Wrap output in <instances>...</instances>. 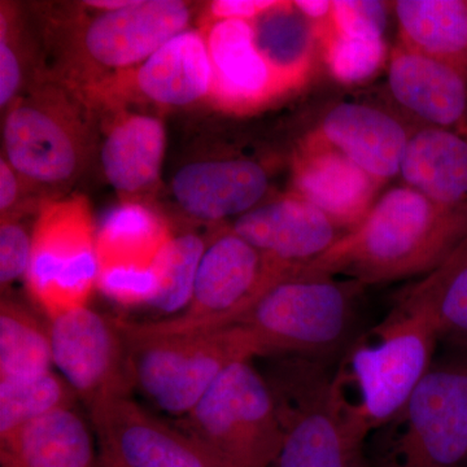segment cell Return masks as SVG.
Instances as JSON below:
<instances>
[{
  "mask_svg": "<svg viewBox=\"0 0 467 467\" xmlns=\"http://www.w3.org/2000/svg\"><path fill=\"white\" fill-rule=\"evenodd\" d=\"M133 3V0H90L86 2L88 7L101 9L103 12L117 11L128 7Z\"/></svg>",
  "mask_w": 467,
  "mask_h": 467,
  "instance_id": "cell-37",
  "label": "cell"
},
{
  "mask_svg": "<svg viewBox=\"0 0 467 467\" xmlns=\"http://www.w3.org/2000/svg\"><path fill=\"white\" fill-rule=\"evenodd\" d=\"M48 331L52 361L88 408L129 395L128 348L116 318L82 306L51 319Z\"/></svg>",
  "mask_w": 467,
  "mask_h": 467,
  "instance_id": "cell-10",
  "label": "cell"
},
{
  "mask_svg": "<svg viewBox=\"0 0 467 467\" xmlns=\"http://www.w3.org/2000/svg\"><path fill=\"white\" fill-rule=\"evenodd\" d=\"M261 57L275 73L282 88H295L308 78L316 46L315 26L294 2H278L251 21Z\"/></svg>",
  "mask_w": 467,
  "mask_h": 467,
  "instance_id": "cell-26",
  "label": "cell"
},
{
  "mask_svg": "<svg viewBox=\"0 0 467 467\" xmlns=\"http://www.w3.org/2000/svg\"><path fill=\"white\" fill-rule=\"evenodd\" d=\"M232 230L282 275L309 265L346 234L324 212L295 193L257 205L236 218Z\"/></svg>",
  "mask_w": 467,
  "mask_h": 467,
  "instance_id": "cell-13",
  "label": "cell"
},
{
  "mask_svg": "<svg viewBox=\"0 0 467 467\" xmlns=\"http://www.w3.org/2000/svg\"><path fill=\"white\" fill-rule=\"evenodd\" d=\"M292 184L295 195L324 212L346 233L368 216L383 186L316 134L295 156Z\"/></svg>",
  "mask_w": 467,
  "mask_h": 467,
  "instance_id": "cell-14",
  "label": "cell"
},
{
  "mask_svg": "<svg viewBox=\"0 0 467 467\" xmlns=\"http://www.w3.org/2000/svg\"><path fill=\"white\" fill-rule=\"evenodd\" d=\"M389 88L396 103L423 126L467 137V84L456 70L399 43L389 60Z\"/></svg>",
  "mask_w": 467,
  "mask_h": 467,
  "instance_id": "cell-17",
  "label": "cell"
},
{
  "mask_svg": "<svg viewBox=\"0 0 467 467\" xmlns=\"http://www.w3.org/2000/svg\"><path fill=\"white\" fill-rule=\"evenodd\" d=\"M387 3L373 0H335L331 27L348 36L384 38L387 27Z\"/></svg>",
  "mask_w": 467,
  "mask_h": 467,
  "instance_id": "cell-32",
  "label": "cell"
},
{
  "mask_svg": "<svg viewBox=\"0 0 467 467\" xmlns=\"http://www.w3.org/2000/svg\"><path fill=\"white\" fill-rule=\"evenodd\" d=\"M400 175L404 186L436 204L467 207V137L431 126L411 131Z\"/></svg>",
  "mask_w": 467,
  "mask_h": 467,
  "instance_id": "cell-21",
  "label": "cell"
},
{
  "mask_svg": "<svg viewBox=\"0 0 467 467\" xmlns=\"http://www.w3.org/2000/svg\"><path fill=\"white\" fill-rule=\"evenodd\" d=\"M2 467H101L90 430L72 409L36 418L0 438Z\"/></svg>",
  "mask_w": 467,
  "mask_h": 467,
  "instance_id": "cell-20",
  "label": "cell"
},
{
  "mask_svg": "<svg viewBox=\"0 0 467 467\" xmlns=\"http://www.w3.org/2000/svg\"><path fill=\"white\" fill-rule=\"evenodd\" d=\"M190 9L178 0H133L128 7L101 12L85 33V48L107 67L142 64L165 43L187 30Z\"/></svg>",
  "mask_w": 467,
  "mask_h": 467,
  "instance_id": "cell-15",
  "label": "cell"
},
{
  "mask_svg": "<svg viewBox=\"0 0 467 467\" xmlns=\"http://www.w3.org/2000/svg\"><path fill=\"white\" fill-rule=\"evenodd\" d=\"M267 187L265 169L247 159L192 162L181 168L171 181L178 205L202 221L243 216L259 205Z\"/></svg>",
  "mask_w": 467,
  "mask_h": 467,
  "instance_id": "cell-16",
  "label": "cell"
},
{
  "mask_svg": "<svg viewBox=\"0 0 467 467\" xmlns=\"http://www.w3.org/2000/svg\"><path fill=\"white\" fill-rule=\"evenodd\" d=\"M467 239V207L436 204L407 186L378 199L368 216L303 266L367 285L430 275Z\"/></svg>",
  "mask_w": 467,
  "mask_h": 467,
  "instance_id": "cell-1",
  "label": "cell"
},
{
  "mask_svg": "<svg viewBox=\"0 0 467 467\" xmlns=\"http://www.w3.org/2000/svg\"><path fill=\"white\" fill-rule=\"evenodd\" d=\"M205 38L213 70L211 94L223 109L245 112L285 92L257 50L251 21H217Z\"/></svg>",
  "mask_w": 467,
  "mask_h": 467,
  "instance_id": "cell-19",
  "label": "cell"
},
{
  "mask_svg": "<svg viewBox=\"0 0 467 467\" xmlns=\"http://www.w3.org/2000/svg\"><path fill=\"white\" fill-rule=\"evenodd\" d=\"M439 335L423 310L399 299L383 322L350 343L334 387L344 410L368 436L389 425L434 367Z\"/></svg>",
  "mask_w": 467,
  "mask_h": 467,
  "instance_id": "cell-2",
  "label": "cell"
},
{
  "mask_svg": "<svg viewBox=\"0 0 467 467\" xmlns=\"http://www.w3.org/2000/svg\"><path fill=\"white\" fill-rule=\"evenodd\" d=\"M281 273L254 245L234 233L221 234L207 245L182 315L152 322H134L146 333L180 334L236 325Z\"/></svg>",
  "mask_w": 467,
  "mask_h": 467,
  "instance_id": "cell-9",
  "label": "cell"
},
{
  "mask_svg": "<svg viewBox=\"0 0 467 467\" xmlns=\"http://www.w3.org/2000/svg\"><path fill=\"white\" fill-rule=\"evenodd\" d=\"M361 287L297 267L273 282L236 325L254 335L263 356L322 359L348 339Z\"/></svg>",
  "mask_w": 467,
  "mask_h": 467,
  "instance_id": "cell-4",
  "label": "cell"
},
{
  "mask_svg": "<svg viewBox=\"0 0 467 467\" xmlns=\"http://www.w3.org/2000/svg\"><path fill=\"white\" fill-rule=\"evenodd\" d=\"M100 460L119 467H226L189 432L150 414L129 395L90 408Z\"/></svg>",
  "mask_w": 467,
  "mask_h": 467,
  "instance_id": "cell-11",
  "label": "cell"
},
{
  "mask_svg": "<svg viewBox=\"0 0 467 467\" xmlns=\"http://www.w3.org/2000/svg\"><path fill=\"white\" fill-rule=\"evenodd\" d=\"M399 299L430 316L439 340L467 350V239L441 266L408 288Z\"/></svg>",
  "mask_w": 467,
  "mask_h": 467,
  "instance_id": "cell-27",
  "label": "cell"
},
{
  "mask_svg": "<svg viewBox=\"0 0 467 467\" xmlns=\"http://www.w3.org/2000/svg\"><path fill=\"white\" fill-rule=\"evenodd\" d=\"M207 244L195 234L171 235L156 259L159 290L150 308L175 313L192 299L199 265Z\"/></svg>",
  "mask_w": 467,
  "mask_h": 467,
  "instance_id": "cell-30",
  "label": "cell"
},
{
  "mask_svg": "<svg viewBox=\"0 0 467 467\" xmlns=\"http://www.w3.org/2000/svg\"><path fill=\"white\" fill-rule=\"evenodd\" d=\"M370 467H467V350L435 362Z\"/></svg>",
  "mask_w": 467,
  "mask_h": 467,
  "instance_id": "cell-7",
  "label": "cell"
},
{
  "mask_svg": "<svg viewBox=\"0 0 467 467\" xmlns=\"http://www.w3.org/2000/svg\"><path fill=\"white\" fill-rule=\"evenodd\" d=\"M21 69L18 58L11 46L2 36L0 39V106L5 109L20 88Z\"/></svg>",
  "mask_w": 467,
  "mask_h": 467,
  "instance_id": "cell-35",
  "label": "cell"
},
{
  "mask_svg": "<svg viewBox=\"0 0 467 467\" xmlns=\"http://www.w3.org/2000/svg\"><path fill=\"white\" fill-rule=\"evenodd\" d=\"M213 70L207 38L184 30L140 64L135 84L147 99L162 106L182 107L212 92Z\"/></svg>",
  "mask_w": 467,
  "mask_h": 467,
  "instance_id": "cell-22",
  "label": "cell"
},
{
  "mask_svg": "<svg viewBox=\"0 0 467 467\" xmlns=\"http://www.w3.org/2000/svg\"><path fill=\"white\" fill-rule=\"evenodd\" d=\"M393 7L400 45L451 67L467 84V3L399 0Z\"/></svg>",
  "mask_w": 467,
  "mask_h": 467,
  "instance_id": "cell-23",
  "label": "cell"
},
{
  "mask_svg": "<svg viewBox=\"0 0 467 467\" xmlns=\"http://www.w3.org/2000/svg\"><path fill=\"white\" fill-rule=\"evenodd\" d=\"M467 3V2H466Z\"/></svg>",
  "mask_w": 467,
  "mask_h": 467,
  "instance_id": "cell-39",
  "label": "cell"
},
{
  "mask_svg": "<svg viewBox=\"0 0 467 467\" xmlns=\"http://www.w3.org/2000/svg\"><path fill=\"white\" fill-rule=\"evenodd\" d=\"M26 273L30 296L54 319L88 306L98 282L97 232L81 196L45 207L33 230Z\"/></svg>",
  "mask_w": 467,
  "mask_h": 467,
  "instance_id": "cell-8",
  "label": "cell"
},
{
  "mask_svg": "<svg viewBox=\"0 0 467 467\" xmlns=\"http://www.w3.org/2000/svg\"><path fill=\"white\" fill-rule=\"evenodd\" d=\"M328 70L337 81L358 85L379 72L387 58L384 38L348 36L330 27L319 41Z\"/></svg>",
  "mask_w": 467,
  "mask_h": 467,
  "instance_id": "cell-31",
  "label": "cell"
},
{
  "mask_svg": "<svg viewBox=\"0 0 467 467\" xmlns=\"http://www.w3.org/2000/svg\"><path fill=\"white\" fill-rule=\"evenodd\" d=\"M64 104L42 97L15 103L5 122L8 164L33 182H69L81 168L85 150L78 121Z\"/></svg>",
  "mask_w": 467,
  "mask_h": 467,
  "instance_id": "cell-12",
  "label": "cell"
},
{
  "mask_svg": "<svg viewBox=\"0 0 467 467\" xmlns=\"http://www.w3.org/2000/svg\"><path fill=\"white\" fill-rule=\"evenodd\" d=\"M315 134L383 184L400 174L411 131L377 107L339 103L326 113Z\"/></svg>",
  "mask_w": 467,
  "mask_h": 467,
  "instance_id": "cell-18",
  "label": "cell"
},
{
  "mask_svg": "<svg viewBox=\"0 0 467 467\" xmlns=\"http://www.w3.org/2000/svg\"><path fill=\"white\" fill-rule=\"evenodd\" d=\"M77 393L54 371L23 379L0 380V438L36 418L72 409Z\"/></svg>",
  "mask_w": 467,
  "mask_h": 467,
  "instance_id": "cell-29",
  "label": "cell"
},
{
  "mask_svg": "<svg viewBox=\"0 0 467 467\" xmlns=\"http://www.w3.org/2000/svg\"><path fill=\"white\" fill-rule=\"evenodd\" d=\"M18 182L15 169L8 164L7 160L0 161V211L3 216L16 202Z\"/></svg>",
  "mask_w": 467,
  "mask_h": 467,
  "instance_id": "cell-36",
  "label": "cell"
},
{
  "mask_svg": "<svg viewBox=\"0 0 467 467\" xmlns=\"http://www.w3.org/2000/svg\"><path fill=\"white\" fill-rule=\"evenodd\" d=\"M161 217L140 202H124L106 214L97 232L98 272L155 270L171 238Z\"/></svg>",
  "mask_w": 467,
  "mask_h": 467,
  "instance_id": "cell-25",
  "label": "cell"
},
{
  "mask_svg": "<svg viewBox=\"0 0 467 467\" xmlns=\"http://www.w3.org/2000/svg\"><path fill=\"white\" fill-rule=\"evenodd\" d=\"M276 3L275 0H216L211 5V14L218 21H252Z\"/></svg>",
  "mask_w": 467,
  "mask_h": 467,
  "instance_id": "cell-34",
  "label": "cell"
},
{
  "mask_svg": "<svg viewBox=\"0 0 467 467\" xmlns=\"http://www.w3.org/2000/svg\"><path fill=\"white\" fill-rule=\"evenodd\" d=\"M165 129L155 117L131 115L119 119L103 147L100 161L110 186L122 193H137L158 181L164 160Z\"/></svg>",
  "mask_w": 467,
  "mask_h": 467,
  "instance_id": "cell-24",
  "label": "cell"
},
{
  "mask_svg": "<svg viewBox=\"0 0 467 467\" xmlns=\"http://www.w3.org/2000/svg\"><path fill=\"white\" fill-rule=\"evenodd\" d=\"M266 382L284 430L273 467H370L368 435L344 410L321 359L290 356Z\"/></svg>",
  "mask_w": 467,
  "mask_h": 467,
  "instance_id": "cell-5",
  "label": "cell"
},
{
  "mask_svg": "<svg viewBox=\"0 0 467 467\" xmlns=\"http://www.w3.org/2000/svg\"><path fill=\"white\" fill-rule=\"evenodd\" d=\"M116 322L128 348L131 383L173 416H187L227 368L263 356L254 335L239 325L153 334L134 322Z\"/></svg>",
  "mask_w": 467,
  "mask_h": 467,
  "instance_id": "cell-3",
  "label": "cell"
},
{
  "mask_svg": "<svg viewBox=\"0 0 467 467\" xmlns=\"http://www.w3.org/2000/svg\"><path fill=\"white\" fill-rule=\"evenodd\" d=\"M186 418L187 432L226 467H273L284 444L269 384L250 361L227 368Z\"/></svg>",
  "mask_w": 467,
  "mask_h": 467,
  "instance_id": "cell-6",
  "label": "cell"
},
{
  "mask_svg": "<svg viewBox=\"0 0 467 467\" xmlns=\"http://www.w3.org/2000/svg\"><path fill=\"white\" fill-rule=\"evenodd\" d=\"M100 463H101V467H119L116 465H112V463L104 462V461H100Z\"/></svg>",
  "mask_w": 467,
  "mask_h": 467,
  "instance_id": "cell-38",
  "label": "cell"
},
{
  "mask_svg": "<svg viewBox=\"0 0 467 467\" xmlns=\"http://www.w3.org/2000/svg\"><path fill=\"white\" fill-rule=\"evenodd\" d=\"M50 331L11 299L0 304V380L23 379L51 370Z\"/></svg>",
  "mask_w": 467,
  "mask_h": 467,
  "instance_id": "cell-28",
  "label": "cell"
},
{
  "mask_svg": "<svg viewBox=\"0 0 467 467\" xmlns=\"http://www.w3.org/2000/svg\"><path fill=\"white\" fill-rule=\"evenodd\" d=\"M33 235L16 221L2 220L0 226V284L5 288L26 276L32 259Z\"/></svg>",
  "mask_w": 467,
  "mask_h": 467,
  "instance_id": "cell-33",
  "label": "cell"
}]
</instances>
